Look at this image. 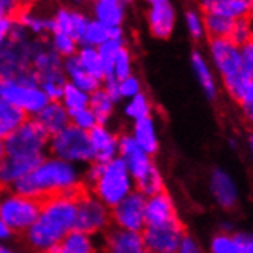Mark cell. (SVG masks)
Returning a JSON list of instances; mask_svg holds the SVG:
<instances>
[{
  "mask_svg": "<svg viewBox=\"0 0 253 253\" xmlns=\"http://www.w3.org/2000/svg\"><path fill=\"white\" fill-rule=\"evenodd\" d=\"M8 252H11V249H8L3 243H0V253H8Z\"/></svg>",
  "mask_w": 253,
  "mask_h": 253,
  "instance_id": "6f0895ef",
  "label": "cell"
},
{
  "mask_svg": "<svg viewBox=\"0 0 253 253\" xmlns=\"http://www.w3.org/2000/svg\"><path fill=\"white\" fill-rule=\"evenodd\" d=\"M144 201L146 197L133 189L120 203L111 207L112 226L141 232L144 229Z\"/></svg>",
  "mask_w": 253,
  "mask_h": 253,
  "instance_id": "9c48e42d",
  "label": "cell"
},
{
  "mask_svg": "<svg viewBox=\"0 0 253 253\" xmlns=\"http://www.w3.org/2000/svg\"><path fill=\"white\" fill-rule=\"evenodd\" d=\"M125 44H126V39H108L106 42H103L100 46H97L101 68H103V79L112 76V62L117 52L120 51V48L125 46Z\"/></svg>",
  "mask_w": 253,
  "mask_h": 253,
  "instance_id": "e575fe53",
  "label": "cell"
},
{
  "mask_svg": "<svg viewBox=\"0 0 253 253\" xmlns=\"http://www.w3.org/2000/svg\"><path fill=\"white\" fill-rule=\"evenodd\" d=\"M180 219L176 213V207L172 197L165 190L146 197L144 201V224L146 226H160Z\"/></svg>",
  "mask_w": 253,
  "mask_h": 253,
  "instance_id": "2e32d148",
  "label": "cell"
},
{
  "mask_svg": "<svg viewBox=\"0 0 253 253\" xmlns=\"http://www.w3.org/2000/svg\"><path fill=\"white\" fill-rule=\"evenodd\" d=\"M108 39H125L123 26H106L95 19H89V23L82 36L80 44H87V46H100L103 42Z\"/></svg>",
  "mask_w": 253,
  "mask_h": 253,
  "instance_id": "4316f807",
  "label": "cell"
},
{
  "mask_svg": "<svg viewBox=\"0 0 253 253\" xmlns=\"http://www.w3.org/2000/svg\"><path fill=\"white\" fill-rule=\"evenodd\" d=\"M33 40L34 37L26 42L6 40L0 46V79L14 77L31 68Z\"/></svg>",
  "mask_w": 253,
  "mask_h": 253,
  "instance_id": "8fae6325",
  "label": "cell"
},
{
  "mask_svg": "<svg viewBox=\"0 0 253 253\" xmlns=\"http://www.w3.org/2000/svg\"><path fill=\"white\" fill-rule=\"evenodd\" d=\"M176 252H180V253H200L201 247H200V243L195 240V238L184 232L181 235V238H180V243H178V250Z\"/></svg>",
  "mask_w": 253,
  "mask_h": 253,
  "instance_id": "f907efd6",
  "label": "cell"
},
{
  "mask_svg": "<svg viewBox=\"0 0 253 253\" xmlns=\"http://www.w3.org/2000/svg\"><path fill=\"white\" fill-rule=\"evenodd\" d=\"M11 25H12V20H0V46L8 40Z\"/></svg>",
  "mask_w": 253,
  "mask_h": 253,
  "instance_id": "db71d44e",
  "label": "cell"
},
{
  "mask_svg": "<svg viewBox=\"0 0 253 253\" xmlns=\"http://www.w3.org/2000/svg\"><path fill=\"white\" fill-rule=\"evenodd\" d=\"M118 157L125 161L133 181H137L155 165L152 155L146 154L135 143L130 133H120L118 135Z\"/></svg>",
  "mask_w": 253,
  "mask_h": 253,
  "instance_id": "5bb4252c",
  "label": "cell"
},
{
  "mask_svg": "<svg viewBox=\"0 0 253 253\" xmlns=\"http://www.w3.org/2000/svg\"><path fill=\"white\" fill-rule=\"evenodd\" d=\"M186 28L193 40H201L206 36L203 14L195 9L187 11L186 12Z\"/></svg>",
  "mask_w": 253,
  "mask_h": 253,
  "instance_id": "7bdbcfd3",
  "label": "cell"
},
{
  "mask_svg": "<svg viewBox=\"0 0 253 253\" xmlns=\"http://www.w3.org/2000/svg\"><path fill=\"white\" fill-rule=\"evenodd\" d=\"M14 238V232L9 229V226L6 224V222L0 218V243L6 244L8 241H11Z\"/></svg>",
  "mask_w": 253,
  "mask_h": 253,
  "instance_id": "f5cc1de1",
  "label": "cell"
},
{
  "mask_svg": "<svg viewBox=\"0 0 253 253\" xmlns=\"http://www.w3.org/2000/svg\"><path fill=\"white\" fill-rule=\"evenodd\" d=\"M133 72V58L130 49L126 46H122L120 51L117 52L114 62H112V77L120 80L123 77H127L129 74Z\"/></svg>",
  "mask_w": 253,
  "mask_h": 253,
  "instance_id": "ab89813d",
  "label": "cell"
},
{
  "mask_svg": "<svg viewBox=\"0 0 253 253\" xmlns=\"http://www.w3.org/2000/svg\"><path fill=\"white\" fill-rule=\"evenodd\" d=\"M130 135L135 140V143L149 155H157L160 151V138L157 132V125L152 115H147L138 120L132 122Z\"/></svg>",
  "mask_w": 253,
  "mask_h": 253,
  "instance_id": "ffe728a7",
  "label": "cell"
},
{
  "mask_svg": "<svg viewBox=\"0 0 253 253\" xmlns=\"http://www.w3.org/2000/svg\"><path fill=\"white\" fill-rule=\"evenodd\" d=\"M66 82L68 80H66L63 69L39 77V84H40L42 91L44 92V95L48 97L49 101H60V97L63 94V87H65Z\"/></svg>",
  "mask_w": 253,
  "mask_h": 253,
  "instance_id": "d6a6232c",
  "label": "cell"
},
{
  "mask_svg": "<svg viewBox=\"0 0 253 253\" xmlns=\"http://www.w3.org/2000/svg\"><path fill=\"white\" fill-rule=\"evenodd\" d=\"M40 160L5 157V160L0 163V189H9L14 181L31 172L39 165Z\"/></svg>",
  "mask_w": 253,
  "mask_h": 253,
  "instance_id": "603a6c76",
  "label": "cell"
},
{
  "mask_svg": "<svg viewBox=\"0 0 253 253\" xmlns=\"http://www.w3.org/2000/svg\"><path fill=\"white\" fill-rule=\"evenodd\" d=\"M204 19V29L206 36L209 39H216V37H229L233 28V19H229L216 11H206L203 12Z\"/></svg>",
  "mask_w": 253,
  "mask_h": 253,
  "instance_id": "f546056e",
  "label": "cell"
},
{
  "mask_svg": "<svg viewBox=\"0 0 253 253\" xmlns=\"http://www.w3.org/2000/svg\"><path fill=\"white\" fill-rule=\"evenodd\" d=\"M16 20L19 23H22L28 33L31 34L33 37H48L51 33H54V23H52V17H44L40 16L39 12L28 9V8H22L20 12L17 14Z\"/></svg>",
  "mask_w": 253,
  "mask_h": 253,
  "instance_id": "83f0119b",
  "label": "cell"
},
{
  "mask_svg": "<svg viewBox=\"0 0 253 253\" xmlns=\"http://www.w3.org/2000/svg\"><path fill=\"white\" fill-rule=\"evenodd\" d=\"M184 232V226L180 219L160 226H144L141 230L144 249L149 253H175Z\"/></svg>",
  "mask_w": 253,
  "mask_h": 253,
  "instance_id": "30bf717a",
  "label": "cell"
},
{
  "mask_svg": "<svg viewBox=\"0 0 253 253\" xmlns=\"http://www.w3.org/2000/svg\"><path fill=\"white\" fill-rule=\"evenodd\" d=\"M190 66L193 71V76L198 80L206 98L215 101L218 97V84H216L213 71L209 62H207V58L200 51H193L190 55Z\"/></svg>",
  "mask_w": 253,
  "mask_h": 253,
  "instance_id": "cb8c5ba5",
  "label": "cell"
},
{
  "mask_svg": "<svg viewBox=\"0 0 253 253\" xmlns=\"http://www.w3.org/2000/svg\"><path fill=\"white\" fill-rule=\"evenodd\" d=\"M176 25V11L170 0H157L149 5L147 11V26L155 39L168 40Z\"/></svg>",
  "mask_w": 253,
  "mask_h": 253,
  "instance_id": "9a60e30c",
  "label": "cell"
},
{
  "mask_svg": "<svg viewBox=\"0 0 253 253\" xmlns=\"http://www.w3.org/2000/svg\"><path fill=\"white\" fill-rule=\"evenodd\" d=\"M63 72H65L66 80L69 83L76 84L77 87L83 89V91H86L89 94L101 86V80L94 77L92 74H89L87 71H84L79 65L76 55L63 58Z\"/></svg>",
  "mask_w": 253,
  "mask_h": 253,
  "instance_id": "484cf974",
  "label": "cell"
},
{
  "mask_svg": "<svg viewBox=\"0 0 253 253\" xmlns=\"http://www.w3.org/2000/svg\"><path fill=\"white\" fill-rule=\"evenodd\" d=\"M111 222V207L100 201L92 192L83 189L77 193V212H76V227L91 235H101Z\"/></svg>",
  "mask_w": 253,
  "mask_h": 253,
  "instance_id": "ba28073f",
  "label": "cell"
},
{
  "mask_svg": "<svg viewBox=\"0 0 253 253\" xmlns=\"http://www.w3.org/2000/svg\"><path fill=\"white\" fill-rule=\"evenodd\" d=\"M100 247L111 253H144L141 232L109 226L100 235Z\"/></svg>",
  "mask_w": 253,
  "mask_h": 253,
  "instance_id": "4fadbf2b",
  "label": "cell"
},
{
  "mask_svg": "<svg viewBox=\"0 0 253 253\" xmlns=\"http://www.w3.org/2000/svg\"><path fill=\"white\" fill-rule=\"evenodd\" d=\"M23 6V0H0V20H16Z\"/></svg>",
  "mask_w": 253,
  "mask_h": 253,
  "instance_id": "c3c4849f",
  "label": "cell"
},
{
  "mask_svg": "<svg viewBox=\"0 0 253 253\" xmlns=\"http://www.w3.org/2000/svg\"><path fill=\"white\" fill-rule=\"evenodd\" d=\"M48 43L49 46L60 55L62 58H66V57H71V55H76L80 43L74 39L72 36L66 34V33H62V31H54L48 36Z\"/></svg>",
  "mask_w": 253,
  "mask_h": 253,
  "instance_id": "74e56055",
  "label": "cell"
},
{
  "mask_svg": "<svg viewBox=\"0 0 253 253\" xmlns=\"http://www.w3.org/2000/svg\"><path fill=\"white\" fill-rule=\"evenodd\" d=\"M115 105H117V103L105 92V89H103L101 86L89 94L87 106L91 108L92 112L95 114L98 125H108L111 122V118L114 115Z\"/></svg>",
  "mask_w": 253,
  "mask_h": 253,
  "instance_id": "f1b7e54d",
  "label": "cell"
},
{
  "mask_svg": "<svg viewBox=\"0 0 253 253\" xmlns=\"http://www.w3.org/2000/svg\"><path fill=\"white\" fill-rule=\"evenodd\" d=\"M77 195H49L40 203V212L23 233L26 246L44 253H55L63 236L76 227Z\"/></svg>",
  "mask_w": 253,
  "mask_h": 253,
  "instance_id": "6da1fadb",
  "label": "cell"
},
{
  "mask_svg": "<svg viewBox=\"0 0 253 253\" xmlns=\"http://www.w3.org/2000/svg\"><path fill=\"white\" fill-rule=\"evenodd\" d=\"M92 161L106 163L118 157V133L108 125H97L87 132Z\"/></svg>",
  "mask_w": 253,
  "mask_h": 253,
  "instance_id": "e0dca14e",
  "label": "cell"
},
{
  "mask_svg": "<svg viewBox=\"0 0 253 253\" xmlns=\"http://www.w3.org/2000/svg\"><path fill=\"white\" fill-rule=\"evenodd\" d=\"M229 39L233 43H236L238 46H241V44H244L247 42H252V17L235 20Z\"/></svg>",
  "mask_w": 253,
  "mask_h": 253,
  "instance_id": "b9f144b4",
  "label": "cell"
},
{
  "mask_svg": "<svg viewBox=\"0 0 253 253\" xmlns=\"http://www.w3.org/2000/svg\"><path fill=\"white\" fill-rule=\"evenodd\" d=\"M197 2H198L201 11L206 12V11H212V9H215V8L222 2V0H197Z\"/></svg>",
  "mask_w": 253,
  "mask_h": 253,
  "instance_id": "11a10c76",
  "label": "cell"
},
{
  "mask_svg": "<svg viewBox=\"0 0 253 253\" xmlns=\"http://www.w3.org/2000/svg\"><path fill=\"white\" fill-rule=\"evenodd\" d=\"M123 112L129 120L135 122V120H138V118L152 115V101L141 91L140 94L126 100Z\"/></svg>",
  "mask_w": 253,
  "mask_h": 253,
  "instance_id": "8d00e7d4",
  "label": "cell"
},
{
  "mask_svg": "<svg viewBox=\"0 0 253 253\" xmlns=\"http://www.w3.org/2000/svg\"><path fill=\"white\" fill-rule=\"evenodd\" d=\"M36 189L39 200L49 195H77L84 189L83 166L57 158L54 155H44L39 165L28 173Z\"/></svg>",
  "mask_w": 253,
  "mask_h": 253,
  "instance_id": "7a4b0ae2",
  "label": "cell"
},
{
  "mask_svg": "<svg viewBox=\"0 0 253 253\" xmlns=\"http://www.w3.org/2000/svg\"><path fill=\"white\" fill-rule=\"evenodd\" d=\"M60 103L69 111H77L80 108L87 106L89 103V92L83 91V89L77 87L76 84H72L69 82H66L65 87H63V94L60 97Z\"/></svg>",
  "mask_w": 253,
  "mask_h": 253,
  "instance_id": "f35d334b",
  "label": "cell"
},
{
  "mask_svg": "<svg viewBox=\"0 0 253 253\" xmlns=\"http://www.w3.org/2000/svg\"><path fill=\"white\" fill-rule=\"evenodd\" d=\"M240 74L253 79V43L247 42L240 46Z\"/></svg>",
  "mask_w": 253,
  "mask_h": 253,
  "instance_id": "7dc6e473",
  "label": "cell"
},
{
  "mask_svg": "<svg viewBox=\"0 0 253 253\" xmlns=\"http://www.w3.org/2000/svg\"><path fill=\"white\" fill-rule=\"evenodd\" d=\"M42 200L29 198L11 189H0V218L14 235H23L36 221Z\"/></svg>",
  "mask_w": 253,
  "mask_h": 253,
  "instance_id": "8992f818",
  "label": "cell"
},
{
  "mask_svg": "<svg viewBox=\"0 0 253 253\" xmlns=\"http://www.w3.org/2000/svg\"><path fill=\"white\" fill-rule=\"evenodd\" d=\"M135 184V190L143 193L144 197H151L154 193H158L161 190H165V178H163L160 169L154 165L149 169L141 178H138L137 181H133Z\"/></svg>",
  "mask_w": 253,
  "mask_h": 253,
  "instance_id": "836d02e7",
  "label": "cell"
},
{
  "mask_svg": "<svg viewBox=\"0 0 253 253\" xmlns=\"http://www.w3.org/2000/svg\"><path fill=\"white\" fill-rule=\"evenodd\" d=\"M26 118V114L11 105L9 101L0 97V138H5L6 135L16 129Z\"/></svg>",
  "mask_w": 253,
  "mask_h": 253,
  "instance_id": "4dcf8cb0",
  "label": "cell"
},
{
  "mask_svg": "<svg viewBox=\"0 0 253 253\" xmlns=\"http://www.w3.org/2000/svg\"><path fill=\"white\" fill-rule=\"evenodd\" d=\"M6 157V151H5V143L3 138H0V163H2Z\"/></svg>",
  "mask_w": 253,
  "mask_h": 253,
  "instance_id": "9f6ffc18",
  "label": "cell"
},
{
  "mask_svg": "<svg viewBox=\"0 0 253 253\" xmlns=\"http://www.w3.org/2000/svg\"><path fill=\"white\" fill-rule=\"evenodd\" d=\"M31 68L37 74V77H42L46 76V74L62 71L63 58L49 46L48 40L34 39L31 52Z\"/></svg>",
  "mask_w": 253,
  "mask_h": 253,
  "instance_id": "d6986e66",
  "label": "cell"
},
{
  "mask_svg": "<svg viewBox=\"0 0 253 253\" xmlns=\"http://www.w3.org/2000/svg\"><path fill=\"white\" fill-rule=\"evenodd\" d=\"M211 252L213 253H236L232 232H219L211 241Z\"/></svg>",
  "mask_w": 253,
  "mask_h": 253,
  "instance_id": "f6af8a7d",
  "label": "cell"
},
{
  "mask_svg": "<svg viewBox=\"0 0 253 253\" xmlns=\"http://www.w3.org/2000/svg\"><path fill=\"white\" fill-rule=\"evenodd\" d=\"M49 133L34 117H26L9 135L3 138L6 157L43 158L48 154Z\"/></svg>",
  "mask_w": 253,
  "mask_h": 253,
  "instance_id": "5b68a950",
  "label": "cell"
},
{
  "mask_svg": "<svg viewBox=\"0 0 253 253\" xmlns=\"http://www.w3.org/2000/svg\"><path fill=\"white\" fill-rule=\"evenodd\" d=\"M209 55L221 79H227L240 72V46L229 37L211 39Z\"/></svg>",
  "mask_w": 253,
  "mask_h": 253,
  "instance_id": "7c38bea8",
  "label": "cell"
},
{
  "mask_svg": "<svg viewBox=\"0 0 253 253\" xmlns=\"http://www.w3.org/2000/svg\"><path fill=\"white\" fill-rule=\"evenodd\" d=\"M211 193L215 200V203L221 207V209L230 211L238 204L240 200V192H238V186L235 178L224 169L216 168L211 173V181H209Z\"/></svg>",
  "mask_w": 253,
  "mask_h": 253,
  "instance_id": "ac0fdd59",
  "label": "cell"
},
{
  "mask_svg": "<svg viewBox=\"0 0 253 253\" xmlns=\"http://www.w3.org/2000/svg\"><path fill=\"white\" fill-rule=\"evenodd\" d=\"M253 0H222L212 11H216L229 19L238 20L244 17H252Z\"/></svg>",
  "mask_w": 253,
  "mask_h": 253,
  "instance_id": "d590c367",
  "label": "cell"
},
{
  "mask_svg": "<svg viewBox=\"0 0 253 253\" xmlns=\"http://www.w3.org/2000/svg\"><path fill=\"white\" fill-rule=\"evenodd\" d=\"M48 154L79 166H86L92 161V151L87 132L68 125L60 132L49 135Z\"/></svg>",
  "mask_w": 253,
  "mask_h": 253,
  "instance_id": "52a82bcc",
  "label": "cell"
},
{
  "mask_svg": "<svg viewBox=\"0 0 253 253\" xmlns=\"http://www.w3.org/2000/svg\"><path fill=\"white\" fill-rule=\"evenodd\" d=\"M89 2H97V0H89Z\"/></svg>",
  "mask_w": 253,
  "mask_h": 253,
  "instance_id": "680465c9",
  "label": "cell"
},
{
  "mask_svg": "<svg viewBox=\"0 0 253 253\" xmlns=\"http://www.w3.org/2000/svg\"><path fill=\"white\" fill-rule=\"evenodd\" d=\"M0 97L19 108L26 117H36L49 101L39 84L37 74L29 68L14 77L0 79Z\"/></svg>",
  "mask_w": 253,
  "mask_h": 253,
  "instance_id": "3957f363",
  "label": "cell"
},
{
  "mask_svg": "<svg viewBox=\"0 0 253 253\" xmlns=\"http://www.w3.org/2000/svg\"><path fill=\"white\" fill-rule=\"evenodd\" d=\"M132 0H97L92 2V19L106 26H122Z\"/></svg>",
  "mask_w": 253,
  "mask_h": 253,
  "instance_id": "44dd1931",
  "label": "cell"
},
{
  "mask_svg": "<svg viewBox=\"0 0 253 253\" xmlns=\"http://www.w3.org/2000/svg\"><path fill=\"white\" fill-rule=\"evenodd\" d=\"M133 189H135L133 178L129 173L125 161L120 157H115L106 163H101V170L97 180L87 190L92 192L108 207H114Z\"/></svg>",
  "mask_w": 253,
  "mask_h": 253,
  "instance_id": "277c9868",
  "label": "cell"
},
{
  "mask_svg": "<svg viewBox=\"0 0 253 253\" xmlns=\"http://www.w3.org/2000/svg\"><path fill=\"white\" fill-rule=\"evenodd\" d=\"M34 118L42 125V127L49 133V135L60 132L68 125H71L69 111L62 105L60 101H48Z\"/></svg>",
  "mask_w": 253,
  "mask_h": 253,
  "instance_id": "7402d4cb",
  "label": "cell"
},
{
  "mask_svg": "<svg viewBox=\"0 0 253 253\" xmlns=\"http://www.w3.org/2000/svg\"><path fill=\"white\" fill-rule=\"evenodd\" d=\"M143 91L141 80L135 76V74H129L127 77H123L118 80V92H120L122 100H127L133 95H137Z\"/></svg>",
  "mask_w": 253,
  "mask_h": 253,
  "instance_id": "ee69618b",
  "label": "cell"
},
{
  "mask_svg": "<svg viewBox=\"0 0 253 253\" xmlns=\"http://www.w3.org/2000/svg\"><path fill=\"white\" fill-rule=\"evenodd\" d=\"M98 247L100 241H97L95 235L72 229L63 236L55 253H92L97 252Z\"/></svg>",
  "mask_w": 253,
  "mask_h": 253,
  "instance_id": "d4e9b609",
  "label": "cell"
},
{
  "mask_svg": "<svg viewBox=\"0 0 253 253\" xmlns=\"http://www.w3.org/2000/svg\"><path fill=\"white\" fill-rule=\"evenodd\" d=\"M101 87L105 89V92L115 101V103H120V92H118V80L115 77H105L101 80Z\"/></svg>",
  "mask_w": 253,
  "mask_h": 253,
  "instance_id": "816d5d0a",
  "label": "cell"
},
{
  "mask_svg": "<svg viewBox=\"0 0 253 253\" xmlns=\"http://www.w3.org/2000/svg\"><path fill=\"white\" fill-rule=\"evenodd\" d=\"M69 117H71V125L72 126H76V127H79L82 130H86V132H89L94 126L98 125L95 114L92 112V109L89 106H84V108H80L77 111L69 112Z\"/></svg>",
  "mask_w": 253,
  "mask_h": 253,
  "instance_id": "60d3db41",
  "label": "cell"
},
{
  "mask_svg": "<svg viewBox=\"0 0 253 253\" xmlns=\"http://www.w3.org/2000/svg\"><path fill=\"white\" fill-rule=\"evenodd\" d=\"M89 17L87 14H84L83 11L80 9H74L72 8V12H71V28H69V34L76 39L79 43L82 40V36L84 33V29L89 23Z\"/></svg>",
  "mask_w": 253,
  "mask_h": 253,
  "instance_id": "bcb514c9",
  "label": "cell"
},
{
  "mask_svg": "<svg viewBox=\"0 0 253 253\" xmlns=\"http://www.w3.org/2000/svg\"><path fill=\"white\" fill-rule=\"evenodd\" d=\"M76 58L79 65L87 71L89 74H92L94 77L103 80V68H101V62H100V55L95 46H87V44H80L77 52H76Z\"/></svg>",
  "mask_w": 253,
  "mask_h": 253,
  "instance_id": "1f68e13d",
  "label": "cell"
},
{
  "mask_svg": "<svg viewBox=\"0 0 253 253\" xmlns=\"http://www.w3.org/2000/svg\"><path fill=\"white\" fill-rule=\"evenodd\" d=\"M236 253H252L253 252V238L247 232H232Z\"/></svg>",
  "mask_w": 253,
  "mask_h": 253,
  "instance_id": "681fc988",
  "label": "cell"
}]
</instances>
